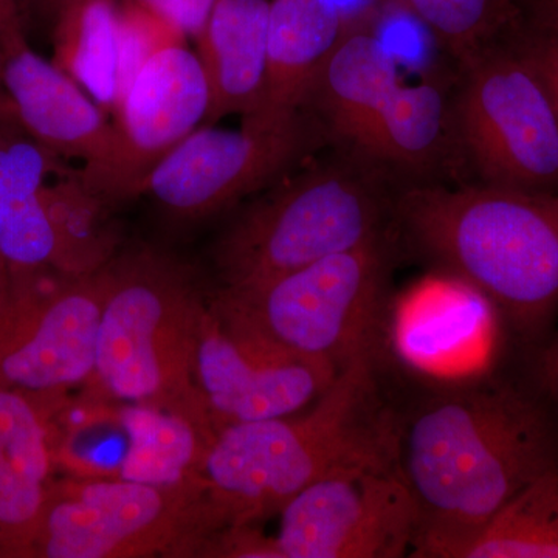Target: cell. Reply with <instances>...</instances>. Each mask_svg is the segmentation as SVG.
I'll return each instance as SVG.
<instances>
[{
  "mask_svg": "<svg viewBox=\"0 0 558 558\" xmlns=\"http://www.w3.org/2000/svg\"><path fill=\"white\" fill-rule=\"evenodd\" d=\"M399 461L417 506L416 558L478 531L556 464L542 414L497 388L429 402L399 435Z\"/></svg>",
  "mask_w": 558,
  "mask_h": 558,
  "instance_id": "obj_1",
  "label": "cell"
},
{
  "mask_svg": "<svg viewBox=\"0 0 558 558\" xmlns=\"http://www.w3.org/2000/svg\"><path fill=\"white\" fill-rule=\"evenodd\" d=\"M392 218L414 247L521 329L558 306V193L413 185Z\"/></svg>",
  "mask_w": 558,
  "mask_h": 558,
  "instance_id": "obj_2",
  "label": "cell"
},
{
  "mask_svg": "<svg viewBox=\"0 0 558 558\" xmlns=\"http://www.w3.org/2000/svg\"><path fill=\"white\" fill-rule=\"evenodd\" d=\"M396 435L377 392L373 355H365L340 369L311 409L219 428L204 478L223 524L252 526L333 465Z\"/></svg>",
  "mask_w": 558,
  "mask_h": 558,
  "instance_id": "obj_3",
  "label": "cell"
},
{
  "mask_svg": "<svg viewBox=\"0 0 558 558\" xmlns=\"http://www.w3.org/2000/svg\"><path fill=\"white\" fill-rule=\"evenodd\" d=\"M105 270L92 374L97 388L120 402L178 411L215 428L194 379L205 304L190 271L148 248L112 256Z\"/></svg>",
  "mask_w": 558,
  "mask_h": 558,
  "instance_id": "obj_4",
  "label": "cell"
},
{
  "mask_svg": "<svg viewBox=\"0 0 558 558\" xmlns=\"http://www.w3.org/2000/svg\"><path fill=\"white\" fill-rule=\"evenodd\" d=\"M389 172L344 150L271 183L219 240L226 289L256 288L387 231Z\"/></svg>",
  "mask_w": 558,
  "mask_h": 558,
  "instance_id": "obj_5",
  "label": "cell"
},
{
  "mask_svg": "<svg viewBox=\"0 0 558 558\" xmlns=\"http://www.w3.org/2000/svg\"><path fill=\"white\" fill-rule=\"evenodd\" d=\"M513 22L462 60L451 131L481 183L558 193V106Z\"/></svg>",
  "mask_w": 558,
  "mask_h": 558,
  "instance_id": "obj_6",
  "label": "cell"
},
{
  "mask_svg": "<svg viewBox=\"0 0 558 558\" xmlns=\"http://www.w3.org/2000/svg\"><path fill=\"white\" fill-rule=\"evenodd\" d=\"M389 231L256 288L222 295L277 347L330 366L373 355L391 267Z\"/></svg>",
  "mask_w": 558,
  "mask_h": 558,
  "instance_id": "obj_7",
  "label": "cell"
},
{
  "mask_svg": "<svg viewBox=\"0 0 558 558\" xmlns=\"http://www.w3.org/2000/svg\"><path fill=\"white\" fill-rule=\"evenodd\" d=\"M223 526L207 480L156 487L110 478L50 487L24 557L130 558L197 548Z\"/></svg>",
  "mask_w": 558,
  "mask_h": 558,
  "instance_id": "obj_8",
  "label": "cell"
},
{
  "mask_svg": "<svg viewBox=\"0 0 558 558\" xmlns=\"http://www.w3.org/2000/svg\"><path fill=\"white\" fill-rule=\"evenodd\" d=\"M274 558L411 557L418 512L399 435L333 465L278 510Z\"/></svg>",
  "mask_w": 558,
  "mask_h": 558,
  "instance_id": "obj_9",
  "label": "cell"
},
{
  "mask_svg": "<svg viewBox=\"0 0 558 558\" xmlns=\"http://www.w3.org/2000/svg\"><path fill=\"white\" fill-rule=\"evenodd\" d=\"M106 270L65 274L13 269L0 296V389L20 392L44 413L92 379Z\"/></svg>",
  "mask_w": 558,
  "mask_h": 558,
  "instance_id": "obj_10",
  "label": "cell"
},
{
  "mask_svg": "<svg viewBox=\"0 0 558 558\" xmlns=\"http://www.w3.org/2000/svg\"><path fill=\"white\" fill-rule=\"evenodd\" d=\"M322 137L303 110L275 124L242 121L236 131L202 124L154 165L138 194L174 218H207L284 178Z\"/></svg>",
  "mask_w": 558,
  "mask_h": 558,
  "instance_id": "obj_11",
  "label": "cell"
},
{
  "mask_svg": "<svg viewBox=\"0 0 558 558\" xmlns=\"http://www.w3.org/2000/svg\"><path fill=\"white\" fill-rule=\"evenodd\" d=\"M337 371L271 343L226 296L205 306L194 379L216 432L230 424L289 416L307 409Z\"/></svg>",
  "mask_w": 558,
  "mask_h": 558,
  "instance_id": "obj_12",
  "label": "cell"
},
{
  "mask_svg": "<svg viewBox=\"0 0 558 558\" xmlns=\"http://www.w3.org/2000/svg\"><path fill=\"white\" fill-rule=\"evenodd\" d=\"M0 86L22 130L61 159L80 160L86 182L112 202L117 132L106 110L64 70L35 53L24 33L0 40Z\"/></svg>",
  "mask_w": 558,
  "mask_h": 558,
  "instance_id": "obj_13",
  "label": "cell"
},
{
  "mask_svg": "<svg viewBox=\"0 0 558 558\" xmlns=\"http://www.w3.org/2000/svg\"><path fill=\"white\" fill-rule=\"evenodd\" d=\"M208 110V81L197 53L186 44L157 51L113 110L117 161L110 199L137 196L154 165L202 126Z\"/></svg>",
  "mask_w": 558,
  "mask_h": 558,
  "instance_id": "obj_14",
  "label": "cell"
},
{
  "mask_svg": "<svg viewBox=\"0 0 558 558\" xmlns=\"http://www.w3.org/2000/svg\"><path fill=\"white\" fill-rule=\"evenodd\" d=\"M349 31L332 0H271L263 95L258 108L242 121L275 124L296 116Z\"/></svg>",
  "mask_w": 558,
  "mask_h": 558,
  "instance_id": "obj_15",
  "label": "cell"
},
{
  "mask_svg": "<svg viewBox=\"0 0 558 558\" xmlns=\"http://www.w3.org/2000/svg\"><path fill=\"white\" fill-rule=\"evenodd\" d=\"M402 83L398 60L387 44L366 28H351L319 70L301 110L344 148L385 109Z\"/></svg>",
  "mask_w": 558,
  "mask_h": 558,
  "instance_id": "obj_16",
  "label": "cell"
},
{
  "mask_svg": "<svg viewBox=\"0 0 558 558\" xmlns=\"http://www.w3.org/2000/svg\"><path fill=\"white\" fill-rule=\"evenodd\" d=\"M269 0H215L197 36L209 87L204 124L250 116L263 95L269 47Z\"/></svg>",
  "mask_w": 558,
  "mask_h": 558,
  "instance_id": "obj_17",
  "label": "cell"
},
{
  "mask_svg": "<svg viewBox=\"0 0 558 558\" xmlns=\"http://www.w3.org/2000/svg\"><path fill=\"white\" fill-rule=\"evenodd\" d=\"M51 438L46 413L0 389V557H24L50 490Z\"/></svg>",
  "mask_w": 558,
  "mask_h": 558,
  "instance_id": "obj_18",
  "label": "cell"
},
{
  "mask_svg": "<svg viewBox=\"0 0 558 558\" xmlns=\"http://www.w3.org/2000/svg\"><path fill=\"white\" fill-rule=\"evenodd\" d=\"M61 167V157L31 137L14 117L0 121V256L13 269H57V234L43 189Z\"/></svg>",
  "mask_w": 558,
  "mask_h": 558,
  "instance_id": "obj_19",
  "label": "cell"
},
{
  "mask_svg": "<svg viewBox=\"0 0 558 558\" xmlns=\"http://www.w3.org/2000/svg\"><path fill=\"white\" fill-rule=\"evenodd\" d=\"M453 138L450 102L435 83H402L381 112L344 146L381 170L422 172Z\"/></svg>",
  "mask_w": 558,
  "mask_h": 558,
  "instance_id": "obj_20",
  "label": "cell"
},
{
  "mask_svg": "<svg viewBox=\"0 0 558 558\" xmlns=\"http://www.w3.org/2000/svg\"><path fill=\"white\" fill-rule=\"evenodd\" d=\"M116 417L128 439L117 478L156 487L204 478L205 458L216 436L211 425L178 411L134 403H123Z\"/></svg>",
  "mask_w": 558,
  "mask_h": 558,
  "instance_id": "obj_21",
  "label": "cell"
},
{
  "mask_svg": "<svg viewBox=\"0 0 558 558\" xmlns=\"http://www.w3.org/2000/svg\"><path fill=\"white\" fill-rule=\"evenodd\" d=\"M436 558H558V465L521 488L487 524Z\"/></svg>",
  "mask_w": 558,
  "mask_h": 558,
  "instance_id": "obj_22",
  "label": "cell"
},
{
  "mask_svg": "<svg viewBox=\"0 0 558 558\" xmlns=\"http://www.w3.org/2000/svg\"><path fill=\"white\" fill-rule=\"evenodd\" d=\"M58 68L106 112H113L119 78V3L83 0L53 27Z\"/></svg>",
  "mask_w": 558,
  "mask_h": 558,
  "instance_id": "obj_23",
  "label": "cell"
},
{
  "mask_svg": "<svg viewBox=\"0 0 558 558\" xmlns=\"http://www.w3.org/2000/svg\"><path fill=\"white\" fill-rule=\"evenodd\" d=\"M43 202L57 234L58 270L92 274L112 259V233L105 227L110 201L92 189L81 168H58L44 183Z\"/></svg>",
  "mask_w": 558,
  "mask_h": 558,
  "instance_id": "obj_24",
  "label": "cell"
},
{
  "mask_svg": "<svg viewBox=\"0 0 558 558\" xmlns=\"http://www.w3.org/2000/svg\"><path fill=\"white\" fill-rule=\"evenodd\" d=\"M459 58L472 57L519 16L517 0H398Z\"/></svg>",
  "mask_w": 558,
  "mask_h": 558,
  "instance_id": "obj_25",
  "label": "cell"
},
{
  "mask_svg": "<svg viewBox=\"0 0 558 558\" xmlns=\"http://www.w3.org/2000/svg\"><path fill=\"white\" fill-rule=\"evenodd\" d=\"M186 36L157 14L126 0L119 5V78L117 100L130 86L140 69L165 47L185 44ZM113 108V110H116ZM113 113V112H112Z\"/></svg>",
  "mask_w": 558,
  "mask_h": 558,
  "instance_id": "obj_26",
  "label": "cell"
},
{
  "mask_svg": "<svg viewBox=\"0 0 558 558\" xmlns=\"http://www.w3.org/2000/svg\"><path fill=\"white\" fill-rule=\"evenodd\" d=\"M513 28L548 81L558 106V21L529 17L520 11Z\"/></svg>",
  "mask_w": 558,
  "mask_h": 558,
  "instance_id": "obj_27",
  "label": "cell"
},
{
  "mask_svg": "<svg viewBox=\"0 0 558 558\" xmlns=\"http://www.w3.org/2000/svg\"><path fill=\"white\" fill-rule=\"evenodd\" d=\"M157 14L189 38H197L205 27L215 0H132Z\"/></svg>",
  "mask_w": 558,
  "mask_h": 558,
  "instance_id": "obj_28",
  "label": "cell"
},
{
  "mask_svg": "<svg viewBox=\"0 0 558 558\" xmlns=\"http://www.w3.org/2000/svg\"><path fill=\"white\" fill-rule=\"evenodd\" d=\"M81 2L83 0H17L21 14L25 11L32 16L39 17L40 21L51 25V31L69 10Z\"/></svg>",
  "mask_w": 558,
  "mask_h": 558,
  "instance_id": "obj_29",
  "label": "cell"
},
{
  "mask_svg": "<svg viewBox=\"0 0 558 558\" xmlns=\"http://www.w3.org/2000/svg\"><path fill=\"white\" fill-rule=\"evenodd\" d=\"M22 14L17 0H0V40L21 35Z\"/></svg>",
  "mask_w": 558,
  "mask_h": 558,
  "instance_id": "obj_30",
  "label": "cell"
},
{
  "mask_svg": "<svg viewBox=\"0 0 558 558\" xmlns=\"http://www.w3.org/2000/svg\"><path fill=\"white\" fill-rule=\"evenodd\" d=\"M521 13L537 20L558 21V0H517Z\"/></svg>",
  "mask_w": 558,
  "mask_h": 558,
  "instance_id": "obj_31",
  "label": "cell"
},
{
  "mask_svg": "<svg viewBox=\"0 0 558 558\" xmlns=\"http://www.w3.org/2000/svg\"><path fill=\"white\" fill-rule=\"evenodd\" d=\"M349 28L360 27V14L373 5L374 0H332Z\"/></svg>",
  "mask_w": 558,
  "mask_h": 558,
  "instance_id": "obj_32",
  "label": "cell"
},
{
  "mask_svg": "<svg viewBox=\"0 0 558 558\" xmlns=\"http://www.w3.org/2000/svg\"><path fill=\"white\" fill-rule=\"evenodd\" d=\"M11 267L5 259L0 256V296L5 292L7 286L10 282Z\"/></svg>",
  "mask_w": 558,
  "mask_h": 558,
  "instance_id": "obj_33",
  "label": "cell"
},
{
  "mask_svg": "<svg viewBox=\"0 0 558 558\" xmlns=\"http://www.w3.org/2000/svg\"><path fill=\"white\" fill-rule=\"evenodd\" d=\"M11 117H14L13 110H11L10 102L3 94L2 86H0V121L11 119Z\"/></svg>",
  "mask_w": 558,
  "mask_h": 558,
  "instance_id": "obj_34",
  "label": "cell"
}]
</instances>
